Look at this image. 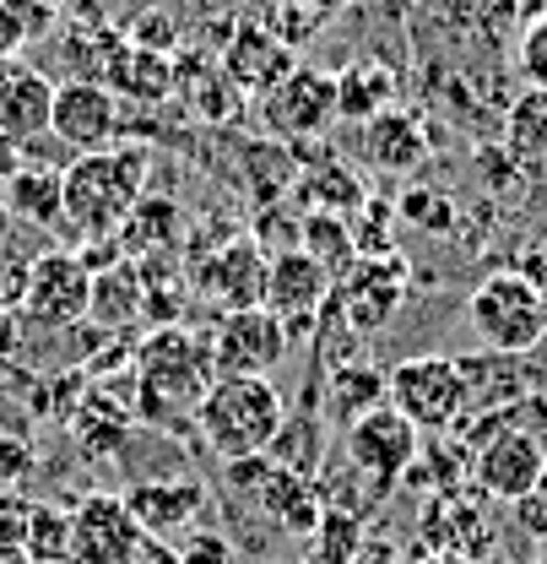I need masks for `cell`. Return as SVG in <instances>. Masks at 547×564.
<instances>
[{"label": "cell", "mask_w": 547, "mask_h": 564, "mask_svg": "<svg viewBox=\"0 0 547 564\" xmlns=\"http://www.w3.org/2000/svg\"><path fill=\"white\" fill-rule=\"evenodd\" d=\"M17 70H22V61H17V55H0V87H6Z\"/></svg>", "instance_id": "46"}, {"label": "cell", "mask_w": 547, "mask_h": 564, "mask_svg": "<svg viewBox=\"0 0 547 564\" xmlns=\"http://www.w3.org/2000/svg\"><path fill=\"white\" fill-rule=\"evenodd\" d=\"M261 22H266L276 39H282V44L298 55V44H309V39L320 33V22H326V17H315V11H309V6H298V0H276Z\"/></svg>", "instance_id": "36"}, {"label": "cell", "mask_w": 547, "mask_h": 564, "mask_svg": "<svg viewBox=\"0 0 547 564\" xmlns=\"http://www.w3.org/2000/svg\"><path fill=\"white\" fill-rule=\"evenodd\" d=\"M17 234V223H11V212H6V202H0V239H11Z\"/></svg>", "instance_id": "48"}, {"label": "cell", "mask_w": 547, "mask_h": 564, "mask_svg": "<svg viewBox=\"0 0 547 564\" xmlns=\"http://www.w3.org/2000/svg\"><path fill=\"white\" fill-rule=\"evenodd\" d=\"M439 6H445V17L461 33H472V39H504V33H515L526 0H439Z\"/></svg>", "instance_id": "30"}, {"label": "cell", "mask_w": 547, "mask_h": 564, "mask_svg": "<svg viewBox=\"0 0 547 564\" xmlns=\"http://www.w3.org/2000/svg\"><path fill=\"white\" fill-rule=\"evenodd\" d=\"M461 375H467V391H472V413L521 402V397L537 391V369H532V358H521V352L482 348L478 358H461ZM472 413H467V419H472Z\"/></svg>", "instance_id": "20"}, {"label": "cell", "mask_w": 547, "mask_h": 564, "mask_svg": "<svg viewBox=\"0 0 547 564\" xmlns=\"http://www.w3.org/2000/svg\"><path fill=\"white\" fill-rule=\"evenodd\" d=\"M255 505L272 516L282 532H293V538H315V527H320V516H326V489H320L309 473L272 467V478L255 489Z\"/></svg>", "instance_id": "22"}, {"label": "cell", "mask_w": 547, "mask_h": 564, "mask_svg": "<svg viewBox=\"0 0 547 564\" xmlns=\"http://www.w3.org/2000/svg\"><path fill=\"white\" fill-rule=\"evenodd\" d=\"M120 131V98L92 82V76H70L55 82V115H50V137L66 141L70 152H103Z\"/></svg>", "instance_id": "12"}, {"label": "cell", "mask_w": 547, "mask_h": 564, "mask_svg": "<svg viewBox=\"0 0 547 564\" xmlns=\"http://www.w3.org/2000/svg\"><path fill=\"white\" fill-rule=\"evenodd\" d=\"M515 564H547V560H515Z\"/></svg>", "instance_id": "50"}, {"label": "cell", "mask_w": 547, "mask_h": 564, "mask_svg": "<svg viewBox=\"0 0 547 564\" xmlns=\"http://www.w3.org/2000/svg\"><path fill=\"white\" fill-rule=\"evenodd\" d=\"M206 348H211V369L217 375H272L276 364L287 358L293 337H287V326L276 321L272 310L261 304V310L222 315L217 332L206 337Z\"/></svg>", "instance_id": "11"}, {"label": "cell", "mask_w": 547, "mask_h": 564, "mask_svg": "<svg viewBox=\"0 0 547 564\" xmlns=\"http://www.w3.org/2000/svg\"><path fill=\"white\" fill-rule=\"evenodd\" d=\"M298 250L304 256H315L331 278H337V267H347L358 250H352V223L347 217H320V212H309L304 223H298Z\"/></svg>", "instance_id": "29"}, {"label": "cell", "mask_w": 547, "mask_h": 564, "mask_svg": "<svg viewBox=\"0 0 547 564\" xmlns=\"http://www.w3.org/2000/svg\"><path fill=\"white\" fill-rule=\"evenodd\" d=\"M179 228H185V212L174 207V202H163V196H141L131 217L120 223V256L131 261V256H168L174 250V239H179Z\"/></svg>", "instance_id": "24"}, {"label": "cell", "mask_w": 547, "mask_h": 564, "mask_svg": "<svg viewBox=\"0 0 547 564\" xmlns=\"http://www.w3.org/2000/svg\"><path fill=\"white\" fill-rule=\"evenodd\" d=\"M282 423H287V408H282V391L272 386V375H217L196 408V429H201L206 451H217L222 462L266 456Z\"/></svg>", "instance_id": "3"}, {"label": "cell", "mask_w": 547, "mask_h": 564, "mask_svg": "<svg viewBox=\"0 0 547 564\" xmlns=\"http://www.w3.org/2000/svg\"><path fill=\"white\" fill-rule=\"evenodd\" d=\"M391 93H396V76L385 66H347L342 76H337V115L369 126L374 115L391 109Z\"/></svg>", "instance_id": "26"}, {"label": "cell", "mask_w": 547, "mask_h": 564, "mask_svg": "<svg viewBox=\"0 0 547 564\" xmlns=\"http://www.w3.org/2000/svg\"><path fill=\"white\" fill-rule=\"evenodd\" d=\"M141 543L125 494H87L70 510V564H125Z\"/></svg>", "instance_id": "14"}, {"label": "cell", "mask_w": 547, "mask_h": 564, "mask_svg": "<svg viewBox=\"0 0 547 564\" xmlns=\"http://www.w3.org/2000/svg\"><path fill=\"white\" fill-rule=\"evenodd\" d=\"M417 451H423V434H417L391 402L347 429V462H352V473L374 494H385L396 478H407Z\"/></svg>", "instance_id": "9"}, {"label": "cell", "mask_w": 547, "mask_h": 564, "mask_svg": "<svg viewBox=\"0 0 547 564\" xmlns=\"http://www.w3.org/2000/svg\"><path fill=\"white\" fill-rule=\"evenodd\" d=\"M261 120L276 141H309L337 120V76L315 66H293L261 98Z\"/></svg>", "instance_id": "10"}, {"label": "cell", "mask_w": 547, "mask_h": 564, "mask_svg": "<svg viewBox=\"0 0 547 564\" xmlns=\"http://www.w3.org/2000/svg\"><path fill=\"white\" fill-rule=\"evenodd\" d=\"M407 282L412 267L402 250H385V256H352L337 278V299H342V321L347 332L358 337H374L380 326L396 321V310L407 304Z\"/></svg>", "instance_id": "7"}, {"label": "cell", "mask_w": 547, "mask_h": 564, "mask_svg": "<svg viewBox=\"0 0 547 564\" xmlns=\"http://www.w3.org/2000/svg\"><path fill=\"white\" fill-rule=\"evenodd\" d=\"M363 152L380 163V169H417L423 163V152H428V137H423V126L412 120V115H396V109H385V115H374L369 120V131H363Z\"/></svg>", "instance_id": "25"}, {"label": "cell", "mask_w": 547, "mask_h": 564, "mask_svg": "<svg viewBox=\"0 0 547 564\" xmlns=\"http://www.w3.org/2000/svg\"><path fill=\"white\" fill-rule=\"evenodd\" d=\"M391 402V391H385V375L380 369H369V364H352V369H337L331 375V419L337 423H352L369 419L374 408H385Z\"/></svg>", "instance_id": "27"}, {"label": "cell", "mask_w": 547, "mask_h": 564, "mask_svg": "<svg viewBox=\"0 0 547 564\" xmlns=\"http://www.w3.org/2000/svg\"><path fill=\"white\" fill-rule=\"evenodd\" d=\"M298 202L309 212H320V217H347V223H352V212L369 207V191H363V180L347 174V169H315V174L298 185Z\"/></svg>", "instance_id": "28"}, {"label": "cell", "mask_w": 547, "mask_h": 564, "mask_svg": "<svg viewBox=\"0 0 547 564\" xmlns=\"http://www.w3.org/2000/svg\"><path fill=\"white\" fill-rule=\"evenodd\" d=\"M0 202L11 212V223H22V228H39V234L66 228V169L22 158V169L0 185Z\"/></svg>", "instance_id": "19"}, {"label": "cell", "mask_w": 547, "mask_h": 564, "mask_svg": "<svg viewBox=\"0 0 547 564\" xmlns=\"http://www.w3.org/2000/svg\"><path fill=\"white\" fill-rule=\"evenodd\" d=\"M152 152L146 147H103L66 163V228L81 239H114L141 202Z\"/></svg>", "instance_id": "2"}, {"label": "cell", "mask_w": 547, "mask_h": 564, "mask_svg": "<svg viewBox=\"0 0 547 564\" xmlns=\"http://www.w3.org/2000/svg\"><path fill=\"white\" fill-rule=\"evenodd\" d=\"M298 6H309L315 17H337V11H347V6H358V0H298Z\"/></svg>", "instance_id": "45"}, {"label": "cell", "mask_w": 547, "mask_h": 564, "mask_svg": "<svg viewBox=\"0 0 547 564\" xmlns=\"http://www.w3.org/2000/svg\"><path fill=\"white\" fill-rule=\"evenodd\" d=\"M28 564H70V510L28 505Z\"/></svg>", "instance_id": "31"}, {"label": "cell", "mask_w": 547, "mask_h": 564, "mask_svg": "<svg viewBox=\"0 0 547 564\" xmlns=\"http://www.w3.org/2000/svg\"><path fill=\"white\" fill-rule=\"evenodd\" d=\"M331 288H337V278L315 256L276 250L272 267H266V310L287 326V337H304V332H315V315L331 299Z\"/></svg>", "instance_id": "13"}, {"label": "cell", "mask_w": 547, "mask_h": 564, "mask_svg": "<svg viewBox=\"0 0 547 564\" xmlns=\"http://www.w3.org/2000/svg\"><path fill=\"white\" fill-rule=\"evenodd\" d=\"M131 505V521H136L146 538H174V532H190L206 510V484L196 478H141L125 489Z\"/></svg>", "instance_id": "18"}, {"label": "cell", "mask_w": 547, "mask_h": 564, "mask_svg": "<svg viewBox=\"0 0 547 564\" xmlns=\"http://www.w3.org/2000/svg\"><path fill=\"white\" fill-rule=\"evenodd\" d=\"M17 169H22V147H17L11 137H0V185H6Z\"/></svg>", "instance_id": "43"}, {"label": "cell", "mask_w": 547, "mask_h": 564, "mask_svg": "<svg viewBox=\"0 0 547 564\" xmlns=\"http://www.w3.org/2000/svg\"><path fill=\"white\" fill-rule=\"evenodd\" d=\"M417 564H478V560H461V554H423Z\"/></svg>", "instance_id": "47"}, {"label": "cell", "mask_w": 547, "mask_h": 564, "mask_svg": "<svg viewBox=\"0 0 547 564\" xmlns=\"http://www.w3.org/2000/svg\"><path fill=\"white\" fill-rule=\"evenodd\" d=\"M17 348V315L11 310H0V358Z\"/></svg>", "instance_id": "44"}, {"label": "cell", "mask_w": 547, "mask_h": 564, "mask_svg": "<svg viewBox=\"0 0 547 564\" xmlns=\"http://www.w3.org/2000/svg\"><path fill=\"white\" fill-rule=\"evenodd\" d=\"M510 147L526 158H547V93L526 87L510 109Z\"/></svg>", "instance_id": "33"}, {"label": "cell", "mask_w": 547, "mask_h": 564, "mask_svg": "<svg viewBox=\"0 0 547 564\" xmlns=\"http://www.w3.org/2000/svg\"><path fill=\"white\" fill-rule=\"evenodd\" d=\"M402 212H407L417 228H428V234H434V228H450V202H439V196H423V191H417V196L402 202Z\"/></svg>", "instance_id": "41"}, {"label": "cell", "mask_w": 547, "mask_h": 564, "mask_svg": "<svg viewBox=\"0 0 547 564\" xmlns=\"http://www.w3.org/2000/svg\"><path fill=\"white\" fill-rule=\"evenodd\" d=\"M87 315H92V272L81 267V256L76 250H39L17 321H28L39 332H66Z\"/></svg>", "instance_id": "8"}, {"label": "cell", "mask_w": 547, "mask_h": 564, "mask_svg": "<svg viewBox=\"0 0 547 564\" xmlns=\"http://www.w3.org/2000/svg\"><path fill=\"white\" fill-rule=\"evenodd\" d=\"M293 66H298V55L276 39L266 22H239L233 39L222 44V76L239 93H250V98H266Z\"/></svg>", "instance_id": "17"}, {"label": "cell", "mask_w": 547, "mask_h": 564, "mask_svg": "<svg viewBox=\"0 0 547 564\" xmlns=\"http://www.w3.org/2000/svg\"><path fill=\"white\" fill-rule=\"evenodd\" d=\"M363 549V516L358 510H331L315 527V564H352Z\"/></svg>", "instance_id": "32"}, {"label": "cell", "mask_w": 547, "mask_h": 564, "mask_svg": "<svg viewBox=\"0 0 547 564\" xmlns=\"http://www.w3.org/2000/svg\"><path fill=\"white\" fill-rule=\"evenodd\" d=\"M103 87L114 98H131V104H163L174 98L179 76H174V55H157V50H141V44H120L103 66Z\"/></svg>", "instance_id": "21"}, {"label": "cell", "mask_w": 547, "mask_h": 564, "mask_svg": "<svg viewBox=\"0 0 547 564\" xmlns=\"http://www.w3.org/2000/svg\"><path fill=\"white\" fill-rule=\"evenodd\" d=\"M266 245L261 239H228L217 256H206L201 272H196V288H201L206 304H217L222 315L233 310H261L266 304Z\"/></svg>", "instance_id": "15"}, {"label": "cell", "mask_w": 547, "mask_h": 564, "mask_svg": "<svg viewBox=\"0 0 547 564\" xmlns=\"http://www.w3.org/2000/svg\"><path fill=\"white\" fill-rule=\"evenodd\" d=\"M125 564H179V549H174V538H146L141 532V543L131 549Z\"/></svg>", "instance_id": "42"}, {"label": "cell", "mask_w": 547, "mask_h": 564, "mask_svg": "<svg viewBox=\"0 0 547 564\" xmlns=\"http://www.w3.org/2000/svg\"><path fill=\"white\" fill-rule=\"evenodd\" d=\"M76 429H81V445H87L92 456H114V451L125 445V434H131V423L120 419V413H103L98 397H87V408L76 413Z\"/></svg>", "instance_id": "34"}, {"label": "cell", "mask_w": 547, "mask_h": 564, "mask_svg": "<svg viewBox=\"0 0 547 564\" xmlns=\"http://www.w3.org/2000/svg\"><path fill=\"white\" fill-rule=\"evenodd\" d=\"M33 256L39 250H28V245H17V234L11 239H0V310H22V299H28V278H33Z\"/></svg>", "instance_id": "35"}, {"label": "cell", "mask_w": 547, "mask_h": 564, "mask_svg": "<svg viewBox=\"0 0 547 564\" xmlns=\"http://www.w3.org/2000/svg\"><path fill=\"white\" fill-rule=\"evenodd\" d=\"M217 369H211V348L201 337H190L185 326H157L136 348V397L141 413L157 423L179 419L201 408V397L211 391Z\"/></svg>", "instance_id": "4"}, {"label": "cell", "mask_w": 547, "mask_h": 564, "mask_svg": "<svg viewBox=\"0 0 547 564\" xmlns=\"http://www.w3.org/2000/svg\"><path fill=\"white\" fill-rule=\"evenodd\" d=\"M461 429H467L461 445L472 456V484L488 499L515 505L537 489V478L547 473V391L472 413Z\"/></svg>", "instance_id": "1"}, {"label": "cell", "mask_w": 547, "mask_h": 564, "mask_svg": "<svg viewBox=\"0 0 547 564\" xmlns=\"http://www.w3.org/2000/svg\"><path fill=\"white\" fill-rule=\"evenodd\" d=\"M510 510H515V527H521L532 543H543L547 549V473L537 478V489L526 494V499H515Z\"/></svg>", "instance_id": "39"}, {"label": "cell", "mask_w": 547, "mask_h": 564, "mask_svg": "<svg viewBox=\"0 0 547 564\" xmlns=\"http://www.w3.org/2000/svg\"><path fill=\"white\" fill-rule=\"evenodd\" d=\"M185 93L196 98V115H201V120H233V115H239V98H244V93H239L228 76H217V70H201L196 87H185Z\"/></svg>", "instance_id": "37"}, {"label": "cell", "mask_w": 547, "mask_h": 564, "mask_svg": "<svg viewBox=\"0 0 547 564\" xmlns=\"http://www.w3.org/2000/svg\"><path fill=\"white\" fill-rule=\"evenodd\" d=\"M266 564H276V560H266Z\"/></svg>", "instance_id": "51"}, {"label": "cell", "mask_w": 547, "mask_h": 564, "mask_svg": "<svg viewBox=\"0 0 547 564\" xmlns=\"http://www.w3.org/2000/svg\"><path fill=\"white\" fill-rule=\"evenodd\" d=\"M385 391H391V408H396L417 434H450V429H461L467 413H472V391H467L461 358H445V352L402 358V364L385 375Z\"/></svg>", "instance_id": "6"}, {"label": "cell", "mask_w": 547, "mask_h": 564, "mask_svg": "<svg viewBox=\"0 0 547 564\" xmlns=\"http://www.w3.org/2000/svg\"><path fill=\"white\" fill-rule=\"evenodd\" d=\"M179 564H239V560H233L228 538H217V532H185Z\"/></svg>", "instance_id": "40"}, {"label": "cell", "mask_w": 547, "mask_h": 564, "mask_svg": "<svg viewBox=\"0 0 547 564\" xmlns=\"http://www.w3.org/2000/svg\"><path fill=\"white\" fill-rule=\"evenodd\" d=\"M417 532H423V549L428 554H461V560H488L499 532L488 527L478 505L467 494H434L417 516Z\"/></svg>", "instance_id": "16"}, {"label": "cell", "mask_w": 547, "mask_h": 564, "mask_svg": "<svg viewBox=\"0 0 547 564\" xmlns=\"http://www.w3.org/2000/svg\"><path fill=\"white\" fill-rule=\"evenodd\" d=\"M515 66H521V76H526V87H543L547 93V11L543 17H532V22L521 28Z\"/></svg>", "instance_id": "38"}, {"label": "cell", "mask_w": 547, "mask_h": 564, "mask_svg": "<svg viewBox=\"0 0 547 564\" xmlns=\"http://www.w3.org/2000/svg\"><path fill=\"white\" fill-rule=\"evenodd\" d=\"M50 115H55V82L44 70L22 66L0 87V137H11L17 147L44 137L50 131Z\"/></svg>", "instance_id": "23"}, {"label": "cell", "mask_w": 547, "mask_h": 564, "mask_svg": "<svg viewBox=\"0 0 547 564\" xmlns=\"http://www.w3.org/2000/svg\"><path fill=\"white\" fill-rule=\"evenodd\" d=\"M39 6H44V11H61V6H70V0H39Z\"/></svg>", "instance_id": "49"}, {"label": "cell", "mask_w": 547, "mask_h": 564, "mask_svg": "<svg viewBox=\"0 0 547 564\" xmlns=\"http://www.w3.org/2000/svg\"><path fill=\"white\" fill-rule=\"evenodd\" d=\"M467 321L488 352H521L532 358L547 337V293L526 272H493L472 288Z\"/></svg>", "instance_id": "5"}]
</instances>
